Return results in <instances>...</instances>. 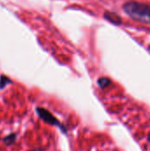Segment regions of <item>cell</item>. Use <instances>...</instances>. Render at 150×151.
<instances>
[{"mask_svg":"<svg viewBox=\"0 0 150 151\" xmlns=\"http://www.w3.org/2000/svg\"><path fill=\"white\" fill-rule=\"evenodd\" d=\"M124 11L135 20L150 24V5L138 3L128 2L123 6Z\"/></svg>","mask_w":150,"mask_h":151,"instance_id":"cell-1","label":"cell"},{"mask_svg":"<svg viewBox=\"0 0 150 151\" xmlns=\"http://www.w3.org/2000/svg\"><path fill=\"white\" fill-rule=\"evenodd\" d=\"M16 137H17L16 134H11L5 136L3 139V142L5 143L6 146H11V145H12L16 142Z\"/></svg>","mask_w":150,"mask_h":151,"instance_id":"cell-3","label":"cell"},{"mask_svg":"<svg viewBox=\"0 0 150 151\" xmlns=\"http://www.w3.org/2000/svg\"><path fill=\"white\" fill-rule=\"evenodd\" d=\"M31 151H42L41 149H35V150H33Z\"/></svg>","mask_w":150,"mask_h":151,"instance_id":"cell-7","label":"cell"},{"mask_svg":"<svg viewBox=\"0 0 150 151\" xmlns=\"http://www.w3.org/2000/svg\"><path fill=\"white\" fill-rule=\"evenodd\" d=\"M111 83V81L107 78H101L98 81V84L101 88H106Z\"/></svg>","mask_w":150,"mask_h":151,"instance_id":"cell-6","label":"cell"},{"mask_svg":"<svg viewBox=\"0 0 150 151\" xmlns=\"http://www.w3.org/2000/svg\"><path fill=\"white\" fill-rule=\"evenodd\" d=\"M105 17L111 20L112 23H115V24H119L121 22V19L116 14V13H110V12H107L105 13Z\"/></svg>","mask_w":150,"mask_h":151,"instance_id":"cell-4","label":"cell"},{"mask_svg":"<svg viewBox=\"0 0 150 151\" xmlns=\"http://www.w3.org/2000/svg\"><path fill=\"white\" fill-rule=\"evenodd\" d=\"M149 142H150V134L149 135Z\"/></svg>","mask_w":150,"mask_h":151,"instance_id":"cell-8","label":"cell"},{"mask_svg":"<svg viewBox=\"0 0 150 151\" xmlns=\"http://www.w3.org/2000/svg\"><path fill=\"white\" fill-rule=\"evenodd\" d=\"M11 80L8 79L7 77H5V76H1V78H0V88H4L7 84L11 83Z\"/></svg>","mask_w":150,"mask_h":151,"instance_id":"cell-5","label":"cell"},{"mask_svg":"<svg viewBox=\"0 0 150 151\" xmlns=\"http://www.w3.org/2000/svg\"><path fill=\"white\" fill-rule=\"evenodd\" d=\"M36 112L40 116V118L42 119L45 122H48V123H50L51 125H56V126H58V127H62L59 121L47 110H45L43 108H36Z\"/></svg>","mask_w":150,"mask_h":151,"instance_id":"cell-2","label":"cell"}]
</instances>
